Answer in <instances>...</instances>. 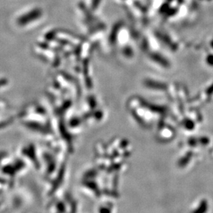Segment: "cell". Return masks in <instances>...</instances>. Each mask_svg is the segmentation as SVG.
Listing matches in <instances>:
<instances>
[{"label":"cell","instance_id":"cell-1","mask_svg":"<svg viewBox=\"0 0 213 213\" xmlns=\"http://www.w3.org/2000/svg\"><path fill=\"white\" fill-rule=\"evenodd\" d=\"M4 84V80H0V86H2Z\"/></svg>","mask_w":213,"mask_h":213}]
</instances>
